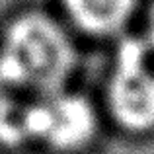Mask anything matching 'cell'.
<instances>
[{
  "label": "cell",
  "mask_w": 154,
  "mask_h": 154,
  "mask_svg": "<svg viewBox=\"0 0 154 154\" xmlns=\"http://www.w3.org/2000/svg\"><path fill=\"white\" fill-rule=\"evenodd\" d=\"M78 53L66 27L43 12H22L0 35V72L12 92L31 98L66 88Z\"/></svg>",
  "instance_id": "obj_1"
},
{
  "label": "cell",
  "mask_w": 154,
  "mask_h": 154,
  "mask_svg": "<svg viewBox=\"0 0 154 154\" xmlns=\"http://www.w3.org/2000/svg\"><path fill=\"white\" fill-rule=\"evenodd\" d=\"M146 41L121 37L105 80V105L119 127L131 133L154 129V70Z\"/></svg>",
  "instance_id": "obj_2"
},
{
  "label": "cell",
  "mask_w": 154,
  "mask_h": 154,
  "mask_svg": "<svg viewBox=\"0 0 154 154\" xmlns=\"http://www.w3.org/2000/svg\"><path fill=\"white\" fill-rule=\"evenodd\" d=\"M96 105L78 92L59 90L31 100V137L57 152H76L98 135Z\"/></svg>",
  "instance_id": "obj_3"
},
{
  "label": "cell",
  "mask_w": 154,
  "mask_h": 154,
  "mask_svg": "<svg viewBox=\"0 0 154 154\" xmlns=\"http://www.w3.org/2000/svg\"><path fill=\"white\" fill-rule=\"evenodd\" d=\"M68 23L88 37L119 35L131 22L139 0H60Z\"/></svg>",
  "instance_id": "obj_4"
},
{
  "label": "cell",
  "mask_w": 154,
  "mask_h": 154,
  "mask_svg": "<svg viewBox=\"0 0 154 154\" xmlns=\"http://www.w3.org/2000/svg\"><path fill=\"white\" fill-rule=\"evenodd\" d=\"M0 143L22 146L33 143L31 137V100L23 102L12 92L0 98Z\"/></svg>",
  "instance_id": "obj_5"
},
{
  "label": "cell",
  "mask_w": 154,
  "mask_h": 154,
  "mask_svg": "<svg viewBox=\"0 0 154 154\" xmlns=\"http://www.w3.org/2000/svg\"><path fill=\"white\" fill-rule=\"evenodd\" d=\"M146 45L154 51V0L148 8V20H146Z\"/></svg>",
  "instance_id": "obj_6"
},
{
  "label": "cell",
  "mask_w": 154,
  "mask_h": 154,
  "mask_svg": "<svg viewBox=\"0 0 154 154\" xmlns=\"http://www.w3.org/2000/svg\"><path fill=\"white\" fill-rule=\"evenodd\" d=\"M8 92H12L10 88H8V84H6V80H4V76H2V72H0V98H2L4 94H8Z\"/></svg>",
  "instance_id": "obj_7"
}]
</instances>
